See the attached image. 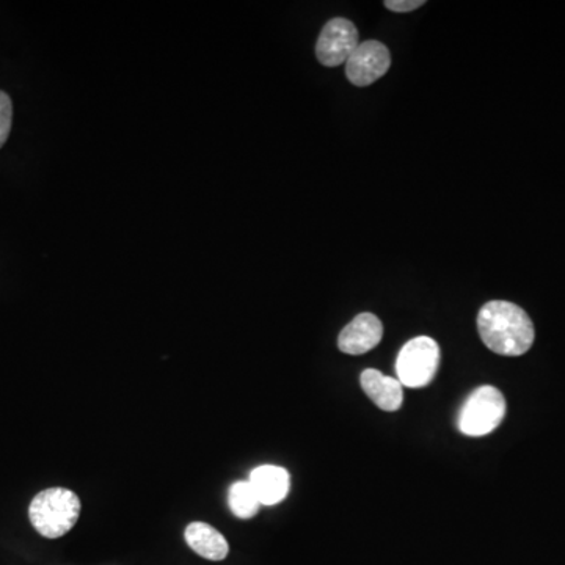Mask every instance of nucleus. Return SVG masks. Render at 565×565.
I'll return each mask as SVG.
<instances>
[{
    "label": "nucleus",
    "mask_w": 565,
    "mask_h": 565,
    "mask_svg": "<svg viewBox=\"0 0 565 565\" xmlns=\"http://www.w3.org/2000/svg\"><path fill=\"white\" fill-rule=\"evenodd\" d=\"M480 339L490 351L504 356H520L535 344L531 317L515 303L492 300L478 314Z\"/></svg>",
    "instance_id": "obj_1"
},
{
    "label": "nucleus",
    "mask_w": 565,
    "mask_h": 565,
    "mask_svg": "<svg viewBox=\"0 0 565 565\" xmlns=\"http://www.w3.org/2000/svg\"><path fill=\"white\" fill-rule=\"evenodd\" d=\"M80 508L79 497L73 490L52 487L32 500L28 518L38 535L46 539H59L68 535L79 520Z\"/></svg>",
    "instance_id": "obj_2"
},
{
    "label": "nucleus",
    "mask_w": 565,
    "mask_h": 565,
    "mask_svg": "<svg viewBox=\"0 0 565 565\" xmlns=\"http://www.w3.org/2000/svg\"><path fill=\"white\" fill-rule=\"evenodd\" d=\"M506 416V399L498 388L484 385L473 391L459 413V430L468 437L492 434Z\"/></svg>",
    "instance_id": "obj_3"
},
{
    "label": "nucleus",
    "mask_w": 565,
    "mask_h": 565,
    "mask_svg": "<svg viewBox=\"0 0 565 565\" xmlns=\"http://www.w3.org/2000/svg\"><path fill=\"white\" fill-rule=\"evenodd\" d=\"M440 366V346L436 339L418 337L410 339L401 349L395 362V373L402 387H427L437 376Z\"/></svg>",
    "instance_id": "obj_4"
},
{
    "label": "nucleus",
    "mask_w": 565,
    "mask_h": 565,
    "mask_svg": "<svg viewBox=\"0 0 565 565\" xmlns=\"http://www.w3.org/2000/svg\"><path fill=\"white\" fill-rule=\"evenodd\" d=\"M359 30L355 24L344 17H335L325 24L317 38V60L328 68L342 65L359 46Z\"/></svg>",
    "instance_id": "obj_5"
},
{
    "label": "nucleus",
    "mask_w": 565,
    "mask_h": 565,
    "mask_svg": "<svg viewBox=\"0 0 565 565\" xmlns=\"http://www.w3.org/2000/svg\"><path fill=\"white\" fill-rule=\"evenodd\" d=\"M391 55L387 46L380 41H365L356 46L346 62V76L356 87H367L377 83L388 73Z\"/></svg>",
    "instance_id": "obj_6"
},
{
    "label": "nucleus",
    "mask_w": 565,
    "mask_h": 565,
    "mask_svg": "<svg viewBox=\"0 0 565 565\" xmlns=\"http://www.w3.org/2000/svg\"><path fill=\"white\" fill-rule=\"evenodd\" d=\"M384 337V325L373 313H362L342 328L338 337L339 351L349 355H362L373 351Z\"/></svg>",
    "instance_id": "obj_7"
},
{
    "label": "nucleus",
    "mask_w": 565,
    "mask_h": 565,
    "mask_svg": "<svg viewBox=\"0 0 565 565\" xmlns=\"http://www.w3.org/2000/svg\"><path fill=\"white\" fill-rule=\"evenodd\" d=\"M249 482L261 506H275L281 503L291 490V476L277 465L258 466L250 473Z\"/></svg>",
    "instance_id": "obj_8"
},
{
    "label": "nucleus",
    "mask_w": 565,
    "mask_h": 565,
    "mask_svg": "<svg viewBox=\"0 0 565 565\" xmlns=\"http://www.w3.org/2000/svg\"><path fill=\"white\" fill-rule=\"evenodd\" d=\"M360 384L367 398L384 412H395L404 404V387L394 377L385 376L377 369H366L360 377Z\"/></svg>",
    "instance_id": "obj_9"
},
{
    "label": "nucleus",
    "mask_w": 565,
    "mask_h": 565,
    "mask_svg": "<svg viewBox=\"0 0 565 565\" xmlns=\"http://www.w3.org/2000/svg\"><path fill=\"white\" fill-rule=\"evenodd\" d=\"M187 545L190 547L198 556L208 561H224L229 553L228 540L214 526L203 522L190 523L184 532Z\"/></svg>",
    "instance_id": "obj_10"
},
{
    "label": "nucleus",
    "mask_w": 565,
    "mask_h": 565,
    "mask_svg": "<svg viewBox=\"0 0 565 565\" xmlns=\"http://www.w3.org/2000/svg\"><path fill=\"white\" fill-rule=\"evenodd\" d=\"M228 506L242 520H250L260 512L261 503L249 480H239L229 487Z\"/></svg>",
    "instance_id": "obj_11"
},
{
    "label": "nucleus",
    "mask_w": 565,
    "mask_h": 565,
    "mask_svg": "<svg viewBox=\"0 0 565 565\" xmlns=\"http://www.w3.org/2000/svg\"><path fill=\"white\" fill-rule=\"evenodd\" d=\"M13 104L5 91L0 90V148L9 140L12 130Z\"/></svg>",
    "instance_id": "obj_12"
},
{
    "label": "nucleus",
    "mask_w": 565,
    "mask_h": 565,
    "mask_svg": "<svg viewBox=\"0 0 565 565\" xmlns=\"http://www.w3.org/2000/svg\"><path fill=\"white\" fill-rule=\"evenodd\" d=\"M424 0H387L385 7L391 12L395 13H409L413 10L419 9L424 5Z\"/></svg>",
    "instance_id": "obj_13"
}]
</instances>
